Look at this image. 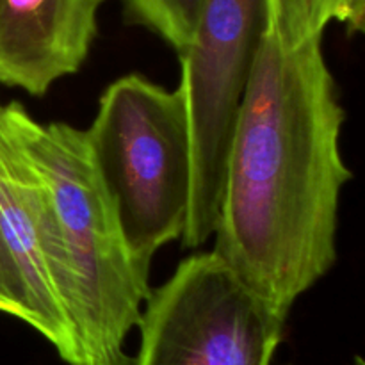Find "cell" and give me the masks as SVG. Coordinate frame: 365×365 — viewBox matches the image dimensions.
I'll use <instances>...</instances> for the list:
<instances>
[{
	"mask_svg": "<svg viewBox=\"0 0 365 365\" xmlns=\"http://www.w3.org/2000/svg\"><path fill=\"white\" fill-rule=\"evenodd\" d=\"M323 34L307 11L267 0L214 232L212 252L284 319L337 260L339 203L353 178Z\"/></svg>",
	"mask_w": 365,
	"mask_h": 365,
	"instance_id": "6da1fadb",
	"label": "cell"
},
{
	"mask_svg": "<svg viewBox=\"0 0 365 365\" xmlns=\"http://www.w3.org/2000/svg\"><path fill=\"white\" fill-rule=\"evenodd\" d=\"M106 0H0V84L32 96L77 73Z\"/></svg>",
	"mask_w": 365,
	"mask_h": 365,
	"instance_id": "52a82bcc",
	"label": "cell"
},
{
	"mask_svg": "<svg viewBox=\"0 0 365 365\" xmlns=\"http://www.w3.org/2000/svg\"><path fill=\"white\" fill-rule=\"evenodd\" d=\"M135 365H271L285 319L217 253L182 260L150 289Z\"/></svg>",
	"mask_w": 365,
	"mask_h": 365,
	"instance_id": "5b68a950",
	"label": "cell"
},
{
	"mask_svg": "<svg viewBox=\"0 0 365 365\" xmlns=\"http://www.w3.org/2000/svg\"><path fill=\"white\" fill-rule=\"evenodd\" d=\"M93 365H135V356H130L125 351H120L116 353V355L109 356L107 360H103V362L93 364Z\"/></svg>",
	"mask_w": 365,
	"mask_h": 365,
	"instance_id": "8fae6325",
	"label": "cell"
},
{
	"mask_svg": "<svg viewBox=\"0 0 365 365\" xmlns=\"http://www.w3.org/2000/svg\"><path fill=\"white\" fill-rule=\"evenodd\" d=\"M282 2L289 4V6H296V7H303L310 13V0H282ZM312 16V14H310Z\"/></svg>",
	"mask_w": 365,
	"mask_h": 365,
	"instance_id": "7c38bea8",
	"label": "cell"
},
{
	"mask_svg": "<svg viewBox=\"0 0 365 365\" xmlns=\"http://www.w3.org/2000/svg\"><path fill=\"white\" fill-rule=\"evenodd\" d=\"M0 128L48 191L73 274L84 365L103 362L123 351L150 285L125 245L86 130L39 123L16 102L0 106Z\"/></svg>",
	"mask_w": 365,
	"mask_h": 365,
	"instance_id": "7a4b0ae2",
	"label": "cell"
},
{
	"mask_svg": "<svg viewBox=\"0 0 365 365\" xmlns=\"http://www.w3.org/2000/svg\"><path fill=\"white\" fill-rule=\"evenodd\" d=\"M121 4L128 24L148 29L177 53L187 48L200 0H121Z\"/></svg>",
	"mask_w": 365,
	"mask_h": 365,
	"instance_id": "ba28073f",
	"label": "cell"
},
{
	"mask_svg": "<svg viewBox=\"0 0 365 365\" xmlns=\"http://www.w3.org/2000/svg\"><path fill=\"white\" fill-rule=\"evenodd\" d=\"M353 365H365L362 356H355V364H353Z\"/></svg>",
	"mask_w": 365,
	"mask_h": 365,
	"instance_id": "4fadbf2b",
	"label": "cell"
},
{
	"mask_svg": "<svg viewBox=\"0 0 365 365\" xmlns=\"http://www.w3.org/2000/svg\"><path fill=\"white\" fill-rule=\"evenodd\" d=\"M310 14L321 31L337 21L348 34H356L364 31L365 0H310Z\"/></svg>",
	"mask_w": 365,
	"mask_h": 365,
	"instance_id": "30bf717a",
	"label": "cell"
},
{
	"mask_svg": "<svg viewBox=\"0 0 365 365\" xmlns=\"http://www.w3.org/2000/svg\"><path fill=\"white\" fill-rule=\"evenodd\" d=\"M125 245L150 274L163 246L180 241L191 202V139L182 93L128 73L110 82L86 130Z\"/></svg>",
	"mask_w": 365,
	"mask_h": 365,
	"instance_id": "3957f363",
	"label": "cell"
},
{
	"mask_svg": "<svg viewBox=\"0 0 365 365\" xmlns=\"http://www.w3.org/2000/svg\"><path fill=\"white\" fill-rule=\"evenodd\" d=\"M0 312L13 316L24 323H31L27 291L20 277L13 255L0 230Z\"/></svg>",
	"mask_w": 365,
	"mask_h": 365,
	"instance_id": "9c48e42d",
	"label": "cell"
},
{
	"mask_svg": "<svg viewBox=\"0 0 365 365\" xmlns=\"http://www.w3.org/2000/svg\"><path fill=\"white\" fill-rule=\"evenodd\" d=\"M0 230L27 291L31 323L70 365H84L77 292L50 195L0 128Z\"/></svg>",
	"mask_w": 365,
	"mask_h": 365,
	"instance_id": "8992f818",
	"label": "cell"
},
{
	"mask_svg": "<svg viewBox=\"0 0 365 365\" xmlns=\"http://www.w3.org/2000/svg\"><path fill=\"white\" fill-rule=\"evenodd\" d=\"M266 20L267 0H200L192 38L178 53L192 163L184 248L216 232L228 148Z\"/></svg>",
	"mask_w": 365,
	"mask_h": 365,
	"instance_id": "277c9868",
	"label": "cell"
}]
</instances>
